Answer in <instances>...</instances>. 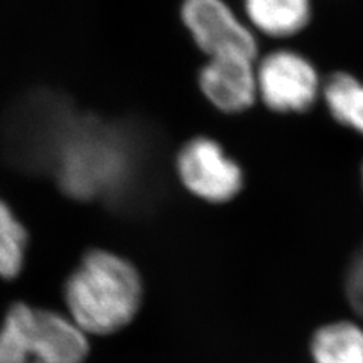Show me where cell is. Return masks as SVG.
Returning a JSON list of instances; mask_svg holds the SVG:
<instances>
[{
	"instance_id": "cell-1",
	"label": "cell",
	"mask_w": 363,
	"mask_h": 363,
	"mask_svg": "<svg viewBox=\"0 0 363 363\" xmlns=\"http://www.w3.org/2000/svg\"><path fill=\"white\" fill-rule=\"evenodd\" d=\"M70 320L86 335H109L126 327L143 301L136 268L121 256L94 250L65 283Z\"/></svg>"
},
{
	"instance_id": "cell-2",
	"label": "cell",
	"mask_w": 363,
	"mask_h": 363,
	"mask_svg": "<svg viewBox=\"0 0 363 363\" xmlns=\"http://www.w3.org/2000/svg\"><path fill=\"white\" fill-rule=\"evenodd\" d=\"M86 335L70 318L16 304L0 327V363H84Z\"/></svg>"
},
{
	"instance_id": "cell-3",
	"label": "cell",
	"mask_w": 363,
	"mask_h": 363,
	"mask_svg": "<svg viewBox=\"0 0 363 363\" xmlns=\"http://www.w3.org/2000/svg\"><path fill=\"white\" fill-rule=\"evenodd\" d=\"M104 129H58L52 157L62 186L72 196L89 197L109 186L123 173V156Z\"/></svg>"
},
{
	"instance_id": "cell-4",
	"label": "cell",
	"mask_w": 363,
	"mask_h": 363,
	"mask_svg": "<svg viewBox=\"0 0 363 363\" xmlns=\"http://www.w3.org/2000/svg\"><path fill=\"white\" fill-rule=\"evenodd\" d=\"M323 82L309 56L294 49L269 52L256 64L257 97L279 113L309 111L321 99Z\"/></svg>"
},
{
	"instance_id": "cell-5",
	"label": "cell",
	"mask_w": 363,
	"mask_h": 363,
	"mask_svg": "<svg viewBox=\"0 0 363 363\" xmlns=\"http://www.w3.org/2000/svg\"><path fill=\"white\" fill-rule=\"evenodd\" d=\"M180 17L206 58L236 56L256 61V33L225 0H184Z\"/></svg>"
},
{
	"instance_id": "cell-6",
	"label": "cell",
	"mask_w": 363,
	"mask_h": 363,
	"mask_svg": "<svg viewBox=\"0 0 363 363\" xmlns=\"http://www.w3.org/2000/svg\"><path fill=\"white\" fill-rule=\"evenodd\" d=\"M179 177L192 194L211 201L225 203L240 194L242 169L223 147L206 136L191 140L177 155Z\"/></svg>"
},
{
	"instance_id": "cell-7",
	"label": "cell",
	"mask_w": 363,
	"mask_h": 363,
	"mask_svg": "<svg viewBox=\"0 0 363 363\" xmlns=\"http://www.w3.org/2000/svg\"><path fill=\"white\" fill-rule=\"evenodd\" d=\"M199 86L209 104L225 113H240L257 99L256 61L247 58H208L199 73Z\"/></svg>"
},
{
	"instance_id": "cell-8",
	"label": "cell",
	"mask_w": 363,
	"mask_h": 363,
	"mask_svg": "<svg viewBox=\"0 0 363 363\" xmlns=\"http://www.w3.org/2000/svg\"><path fill=\"white\" fill-rule=\"evenodd\" d=\"M250 28L269 38H294L311 25L312 0H242Z\"/></svg>"
},
{
	"instance_id": "cell-9",
	"label": "cell",
	"mask_w": 363,
	"mask_h": 363,
	"mask_svg": "<svg viewBox=\"0 0 363 363\" xmlns=\"http://www.w3.org/2000/svg\"><path fill=\"white\" fill-rule=\"evenodd\" d=\"M321 99L336 123L363 135V77L333 72L324 79Z\"/></svg>"
},
{
	"instance_id": "cell-10",
	"label": "cell",
	"mask_w": 363,
	"mask_h": 363,
	"mask_svg": "<svg viewBox=\"0 0 363 363\" xmlns=\"http://www.w3.org/2000/svg\"><path fill=\"white\" fill-rule=\"evenodd\" d=\"M315 363H363V328L351 321L323 325L311 342Z\"/></svg>"
},
{
	"instance_id": "cell-11",
	"label": "cell",
	"mask_w": 363,
	"mask_h": 363,
	"mask_svg": "<svg viewBox=\"0 0 363 363\" xmlns=\"http://www.w3.org/2000/svg\"><path fill=\"white\" fill-rule=\"evenodd\" d=\"M26 230L14 217L8 204L0 200V276L13 279L25 259Z\"/></svg>"
},
{
	"instance_id": "cell-12",
	"label": "cell",
	"mask_w": 363,
	"mask_h": 363,
	"mask_svg": "<svg viewBox=\"0 0 363 363\" xmlns=\"http://www.w3.org/2000/svg\"><path fill=\"white\" fill-rule=\"evenodd\" d=\"M345 294L351 308L363 318V247L354 255L347 269Z\"/></svg>"
},
{
	"instance_id": "cell-13",
	"label": "cell",
	"mask_w": 363,
	"mask_h": 363,
	"mask_svg": "<svg viewBox=\"0 0 363 363\" xmlns=\"http://www.w3.org/2000/svg\"><path fill=\"white\" fill-rule=\"evenodd\" d=\"M362 174H363V169H362Z\"/></svg>"
}]
</instances>
